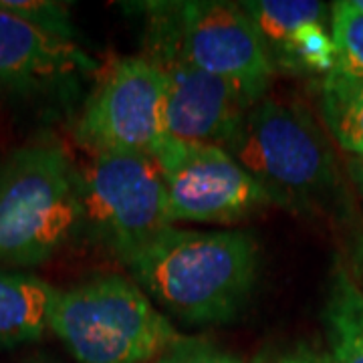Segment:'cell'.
Here are the masks:
<instances>
[{"label": "cell", "mask_w": 363, "mask_h": 363, "mask_svg": "<svg viewBox=\"0 0 363 363\" xmlns=\"http://www.w3.org/2000/svg\"><path fill=\"white\" fill-rule=\"evenodd\" d=\"M240 6L257 26L274 69L301 26L327 25L331 16V9L317 0H247Z\"/></svg>", "instance_id": "4fadbf2b"}, {"label": "cell", "mask_w": 363, "mask_h": 363, "mask_svg": "<svg viewBox=\"0 0 363 363\" xmlns=\"http://www.w3.org/2000/svg\"><path fill=\"white\" fill-rule=\"evenodd\" d=\"M150 363H242V359L208 339L180 337Z\"/></svg>", "instance_id": "ac0fdd59"}, {"label": "cell", "mask_w": 363, "mask_h": 363, "mask_svg": "<svg viewBox=\"0 0 363 363\" xmlns=\"http://www.w3.org/2000/svg\"><path fill=\"white\" fill-rule=\"evenodd\" d=\"M125 264L145 295L184 323H226L257 289L260 248L248 230L169 226Z\"/></svg>", "instance_id": "6da1fadb"}, {"label": "cell", "mask_w": 363, "mask_h": 363, "mask_svg": "<svg viewBox=\"0 0 363 363\" xmlns=\"http://www.w3.org/2000/svg\"><path fill=\"white\" fill-rule=\"evenodd\" d=\"M49 329L79 363H150L182 337L123 274L59 291Z\"/></svg>", "instance_id": "277c9868"}, {"label": "cell", "mask_w": 363, "mask_h": 363, "mask_svg": "<svg viewBox=\"0 0 363 363\" xmlns=\"http://www.w3.org/2000/svg\"><path fill=\"white\" fill-rule=\"evenodd\" d=\"M81 224V174L65 147L52 142L30 143L0 164L2 264L47 262Z\"/></svg>", "instance_id": "3957f363"}, {"label": "cell", "mask_w": 363, "mask_h": 363, "mask_svg": "<svg viewBox=\"0 0 363 363\" xmlns=\"http://www.w3.org/2000/svg\"><path fill=\"white\" fill-rule=\"evenodd\" d=\"M147 13V49L176 52L186 63L226 79L252 101L269 95L274 63L245 9L222 0L154 2Z\"/></svg>", "instance_id": "5b68a950"}, {"label": "cell", "mask_w": 363, "mask_h": 363, "mask_svg": "<svg viewBox=\"0 0 363 363\" xmlns=\"http://www.w3.org/2000/svg\"><path fill=\"white\" fill-rule=\"evenodd\" d=\"M353 4H355V6H357V9L363 13V0H353Z\"/></svg>", "instance_id": "7402d4cb"}, {"label": "cell", "mask_w": 363, "mask_h": 363, "mask_svg": "<svg viewBox=\"0 0 363 363\" xmlns=\"http://www.w3.org/2000/svg\"><path fill=\"white\" fill-rule=\"evenodd\" d=\"M172 224H238L269 206L271 196L224 147L166 138L154 152Z\"/></svg>", "instance_id": "52a82bcc"}, {"label": "cell", "mask_w": 363, "mask_h": 363, "mask_svg": "<svg viewBox=\"0 0 363 363\" xmlns=\"http://www.w3.org/2000/svg\"><path fill=\"white\" fill-rule=\"evenodd\" d=\"M325 335L337 363H363V293L339 260L323 307Z\"/></svg>", "instance_id": "7c38bea8"}, {"label": "cell", "mask_w": 363, "mask_h": 363, "mask_svg": "<svg viewBox=\"0 0 363 363\" xmlns=\"http://www.w3.org/2000/svg\"><path fill=\"white\" fill-rule=\"evenodd\" d=\"M329 9V26L337 51L335 69L329 77L351 85H363V13L353 0H339Z\"/></svg>", "instance_id": "9a60e30c"}, {"label": "cell", "mask_w": 363, "mask_h": 363, "mask_svg": "<svg viewBox=\"0 0 363 363\" xmlns=\"http://www.w3.org/2000/svg\"><path fill=\"white\" fill-rule=\"evenodd\" d=\"M166 79V133L180 142L226 147L252 101L226 79L186 63L176 52L147 49L145 55Z\"/></svg>", "instance_id": "9c48e42d"}, {"label": "cell", "mask_w": 363, "mask_h": 363, "mask_svg": "<svg viewBox=\"0 0 363 363\" xmlns=\"http://www.w3.org/2000/svg\"><path fill=\"white\" fill-rule=\"evenodd\" d=\"M166 133V79L147 57L116 61L91 93L77 140L91 154L154 156Z\"/></svg>", "instance_id": "ba28073f"}, {"label": "cell", "mask_w": 363, "mask_h": 363, "mask_svg": "<svg viewBox=\"0 0 363 363\" xmlns=\"http://www.w3.org/2000/svg\"><path fill=\"white\" fill-rule=\"evenodd\" d=\"M321 111L335 142L345 152L363 157V85H351L325 75Z\"/></svg>", "instance_id": "5bb4252c"}, {"label": "cell", "mask_w": 363, "mask_h": 363, "mask_svg": "<svg viewBox=\"0 0 363 363\" xmlns=\"http://www.w3.org/2000/svg\"><path fill=\"white\" fill-rule=\"evenodd\" d=\"M83 224L123 262L174 226L162 169L147 154H93L81 172Z\"/></svg>", "instance_id": "8992f818"}, {"label": "cell", "mask_w": 363, "mask_h": 363, "mask_svg": "<svg viewBox=\"0 0 363 363\" xmlns=\"http://www.w3.org/2000/svg\"><path fill=\"white\" fill-rule=\"evenodd\" d=\"M351 274L357 281V285H359L363 293V240L355 247V252H353V269H351Z\"/></svg>", "instance_id": "ffe728a7"}, {"label": "cell", "mask_w": 363, "mask_h": 363, "mask_svg": "<svg viewBox=\"0 0 363 363\" xmlns=\"http://www.w3.org/2000/svg\"><path fill=\"white\" fill-rule=\"evenodd\" d=\"M0 9L23 18L28 25L57 37L75 43L77 28L71 18V9L65 2L55 0H0Z\"/></svg>", "instance_id": "e0dca14e"}, {"label": "cell", "mask_w": 363, "mask_h": 363, "mask_svg": "<svg viewBox=\"0 0 363 363\" xmlns=\"http://www.w3.org/2000/svg\"><path fill=\"white\" fill-rule=\"evenodd\" d=\"M59 289L35 274L0 269V347L43 337Z\"/></svg>", "instance_id": "8fae6325"}, {"label": "cell", "mask_w": 363, "mask_h": 363, "mask_svg": "<svg viewBox=\"0 0 363 363\" xmlns=\"http://www.w3.org/2000/svg\"><path fill=\"white\" fill-rule=\"evenodd\" d=\"M83 69H93V61L77 43L51 37L0 9V89L40 93Z\"/></svg>", "instance_id": "30bf717a"}, {"label": "cell", "mask_w": 363, "mask_h": 363, "mask_svg": "<svg viewBox=\"0 0 363 363\" xmlns=\"http://www.w3.org/2000/svg\"><path fill=\"white\" fill-rule=\"evenodd\" d=\"M274 206L321 212L337 194V164L325 131L303 104L264 95L224 147Z\"/></svg>", "instance_id": "7a4b0ae2"}, {"label": "cell", "mask_w": 363, "mask_h": 363, "mask_svg": "<svg viewBox=\"0 0 363 363\" xmlns=\"http://www.w3.org/2000/svg\"><path fill=\"white\" fill-rule=\"evenodd\" d=\"M351 169H353L355 182H357V186H359V190H362L363 196V157H357V160L351 164Z\"/></svg>", "instance_id": "44dd1931"}, {"label": "cell", "mask_w": 363, "mask_h": 363, "mask_svg": "<svg viewBox=\"0 0 363 363\" xmlns=\"http://www.w3.org/2000/svg\"><path fill=\"white\" fill-rule=\"evenodd\" d=\"M337 51L327 25H305L291 37L281 63L291 73H313V75H329L335 69Z\"/></svg>", "instance_id": "2e32d148"}, {"label": "cell", "mask_w": 363, "mask_h": 363, "mask_svg": "<svg viewBox=\"0 0 363 363\" xmlns=\"http://www.w3.org/2000/svg\"><path fill=\"white\" fill-rule=\"evenodd\" d=\"M255 363H337L331 351L311 343H295L272 355H262Z\"/></svg>", "instance_id": "d6986e66"}]
</instances>
